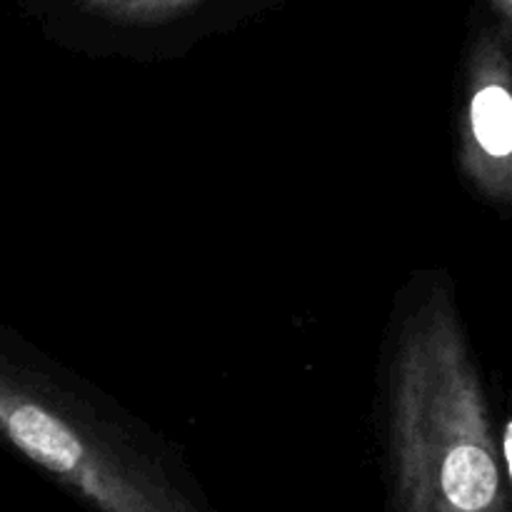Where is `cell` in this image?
Here are the masks:
<instances>
[{
  "instance_id": "obj_1",
  "label": "cell",
  "mask_w": 512,
  "mask_h": 512,
  "mask_svg": "<svg viewBox=\"0 0 512 512\" xmlns=\"http://www.w3.org/2000/svg\"><path fill=\"white\" fill-rule=\"evenodd\" d=\"M388 428L400 512H510L488 395L445 290L430 293L400 328Z\"/></svg>"
},
{
  "instance_id": "obj_2",
  "label": "cell",
  "mask_w": 512,
  "mask_h": 512,
  "mask_svg": "<svg viewBox=\"0 0 512 512\" xmlns=\"http://www.w3.org/2000/svg\"><path fill=\"white\" fill-rule=\"evenodd\" d=\"M0 438L98 512H203L88 400L3 360Z\"/></svg>"
},
{
  "instance_id": "obj_3",
  "label": "cell",
  "mask_w": 512,
  "mask_h": 512,
  "mask_svg": "<svg viewBox=\"0 0 512 512\" xmlns=\"http://www.w3.org/2000/svg\"><path fill=\"white\" fill-rule=\"evenodd\" d=\"M510 30L483 28L470 48L460 115V168L490 203L512 198Z\"/></svg>"
},
{
  "instance_id": "obj_4",
  "label": "cell",
  "mask_w": 512,
  "mask_h": 512,
  "mask_svg": "<svg viewBox=\"0 0 512 512\" xmlns=\"http://www.w3.org/2000/svg\"><path fill=\"white\" fill-rule=\"evenodd\" d=\"M75 8L125 25H150L178 18L205 0H68Z\"/></svg>"
},
{
  "instance_id": "obj_5",
  "label": "cell",
  "mask_w": 512,
  "mask_h": 512,
  "mask_svg": "<svg viewBox=\"0 0 512 512\" xmlns=\"http://www.w3.org/2000/svg\"><path fill=\"white\" fill-rule=\"evenodd\" d=\"M500 443H503V455H500V465H503V473L510 478V475H512V425L510 423H505L503 440H500Z\"/></svg>"
},
{
  "instance_id": "obj_6",
  "label": "cell",
  "mask_w": 512,
  "mask_h": 512,
  "mask_svg": "<svg viewBox=\"0 0 512 512\" xmlns=\"http://www.w3.org/2000/svg\"><path fill=\"white\" fill-rule=\"evenodd\" d=\"M490 5H493L495 13L500 15V23H503L505 30H510V23H512V0H488Z\"/></svg>"
}]
</instances>
